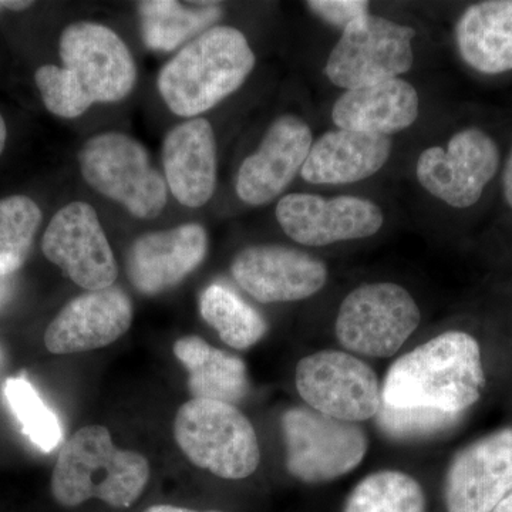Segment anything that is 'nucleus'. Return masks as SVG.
<instances>
[{
    "label": "nucleus",
    "mask_w": 512,
    "mask_h": 512,
    "mask_svg": "<svg viewBox=\"0 0 512 512\" xmlns=\"http://www.w3.org/2000/svg\"><path fill=\"white\" fill-rule=\"evenodd\" d=\"M63 67L37 69L35 80L46 109L76 119L96 103H116L133 92L137 67L124 40L94 22L67 26L60 37Z\"/></svg>",
    "instance_id": "nucleus-1"
},
{
    "label": "nucleus",
    "mask_w": 512,
    "mask_h": 512,
    "mask_svg": "<svg viewBox=\"0 0 512 512\" xmlns=\"http://www.w3.org/2000/svg\"><path fill=\"white\" fill-rule=\"evenodd\" d=\"M485 386L483 357L473 336L441 333L400 356L387 370L382 404L464 416Z\"/></svg>",
    "instance_id": "nucleus-2"
},
{
    "label": "nucleus",
    "mask_w": 512,
    "mask_h": 512,
    "mask_svg": "<svg viewBox=\"0 0 512 512\" xmlns=\"http://www.w3.org/2000/svg\"><path fill=\"white\" fill-rule=\"evenodd\" d=\"M255 62L241 30L214 26L165 64L158 74V92L174 114L192 119L237 92Z\"/></svg>",
    "instance_id": "nucleus-3"
},
{
    "label": "nucleus",
    "mask_w": 512,
    "mask_h": 512,
    "mask_svg": "<svg viewBox=\"0 0 512 512\" xmlns=\"http://www.w3.org/2000/svg\"><path fill=\"white\" fill-rule=\"evenodd\" d=\"M150 481L146 457L114 444L104 426H87L64 443L52 474L56 503L73 508L89 500L131 507Z\"/></svg>",
    "instance_id": "nucleus-4"
},
{
    "label": "nucleus",
    "mask_w": 512,
    "mask_h": 512,
    "mask_svg": "<svg viewBox=\"0 0 512 512\" xmlns=\"http://www.w3.org/2000/svg\"><path fill=\"white\" fill-rule=\"evenodd\" d=\"M174 437L194 466L225 480H244L261 463L254 426L234 404L191 399L178 409Z\"/></svg>",
    "instance_id": "nucleus-5"
},
{
    "label": "nucleus",
    "mask_w": 512,
    "mask_h": 512,
    "mask_svg": "<svg viewBox=\"0 0 512 512\" xmlns=\"http://www.w3.org/2000/svg\"><path fill=\"white\" fill-rule=\"evenodd\" d=\"M77 158L86 183L134 217L154 220L163 212L167 184L151 165L146 148L134 138L99 134L84 144Z\"/></svg>",
    "instance_id": "nucleus-6"
},
{
    "label": "nucleus",
    "mask_w": 512,
    "mask_h": 512,
    "mask_svg": "<svg viewBox=\"0 0 512 512\" xmlns=\"http://www.w3.org/2000/svg\"><path fill=\"white\" fill-rule=\"evenodd\" d=\"M286 470L306 484L338 480L365 460L369 440L357 423L325 416L311 407H292L281 419Z\"/></svg>",
    "instance_id": "nucleus-7"
},
{
    "label": "nucleus",
    "mask_w": 512,
    "mask_h": 512,
    "mask_svg": "<svg viewBox=\"0 0 512 512\" xmlns=\"http://www.w3.org/2000/svg\"><path fill=\"white\" fill-rule=\"evenodd\" d=\"M420 320L419 305L403 286L363 284L340 303L336 338L349 353L386 359L402 349Z\"/></svg>",
    "instance_id": "nucleus-8"
},
{
    "label": "nucleus",
    "mask_w": 512,
    "mask_h": 512,
    "mask_svg": "<svg viewBox=\"0 0 512 512\" xmlns=\"http://www.w3.org/2000/svg\"><path fill=\"white\" fill-rule=\"evenodd\" d=\"M416 30L382 16L350 23L333 47L326 77L345 90L397 79L413 67Z\"/></svg>",
    "instance_id": "nucleus-9"
},
{
    "label": "nucleus",
    "mask_w": 512,
    "mask_h": 512,
    "mask_svg": "<svg viewBox=\"0 0 512 512\" xmlns=\"http://www.w3.org/2000/svg\"><path fill=\"white\" fill-rule=\"evenodd\" d=\"M296 389L316 412L349 423L373 419L382 406L375 370L342 350H319L296 366Z\"/></svg>",
    "instance_id": "nucleus-10"
},
{
    "label": "nucleus",
    "mask_w": 512,
    "mask_h": 512,
    "mask_svg": "<svg viewBox=\"0 0 512 512\" xmlns=\"http://www.w3.org/2000/svg\"><path fill=\"white\" fill-rule=\"evenodd\" d=\"M497 141L481 128L457 131L447 147L421 151L416 175L421 187L448 207L466 210L483 197L500 170Z\"/></svg>",
    "instance_id": "nucleus-11"
},
{
    "label": "nucleus",
    "mask_w": 512,
    "mask_h": 512,
    "mask_svg": "<svg viewBox=\"0 0 512 512\" xmlns=\"http://www.w3.org/2000/svg\"><path fill=\"white\" fill-rule=\"evenodd\" d=\"M42 249L52 264L86 291L111 288L119 276L109 239L87 202H70L56 212L43 235Z\"/></svg>",
    "instance_id": "nucleus-12"
},
{
    "label": "nucleus",
    "mask_w": 512,
    "mask_h": 512,
    "mask_svg": "<svg viewBox=\"0 0 512 512\" xmlns=\"http://www.w3.org/2000/svg\"><path fill=\"white\" fill-rule=\"evenodd\" d=\"M275 214L285 234L306 247L373 237L384 224L376 202L352 195L325 198L293 192L279 200Z\"/></svg>",
    "instance_id": "nucleus-13"
},
{
    "label": "nucleus",
    "mask_w": 512,
    "mask_h": 512,
    "mask_svg": "<svg viewBox=\"0 0 512 512\" xmlns=\"http://www.w3.org/2000/svg\"><path fill=\"white\" fill-rule=\"evenodd\" d=\"M237 284L261 303L302 301L322 291L328 266L319 258L284 245H252L231 264Z\"/></svg>",
    "instance_id": "nucleus-14"
},
{
    "label": "nucleus",
    "mask_w": 512,
    "mask_h": 512,
    "mask_svg": "<svg viewBox=\"0 0 512 512\" xmlns=\"http://www.w3.org/2000/svg\"><path fill=\"white\" fill-rule=\"evenodd\" d=\"M512 493V429L463 448L444 478L447 512H493Z\"/></svg>",
    "instance_id": "nucleus-15"
},
{
    "label": "nucleus",
    "mask_w": 512,
    "mask_h": 512,
    "mask_svg": "<svg viewBox=\"0 0 512 512\" xmlns=\"http://www.w3.org/2000/svg\"><path fill=\"white\" fill-rule=\"evenodd\" d=\"M313 144L311 127L301 117L286 114L269 126L255 153L239 167L235 191L252 207L274 201L301 173Z\"/></svg>",
    "instance_id": "nucleus-16"
},
{
    "label": "nucleus",
    "mask_w": 512,
    "mask_h": 512,
    "mask_svg": "<svg viewBox=\"0 0 512 512\" xmlns=\"http://www.w3.org/2000/svg\"><path fill=\"white\" fill-rule=\"evenodd\" d=\"M133 303L120 288L83 293L57 313L45 333L53 355H73L106 348L133 323Z\"/></svg>",
    "instance_id": "nucleus-17"
},
{
    "label": "nucleus",
    "mask_w": 512,
    "mask_h": 512,
    "mask_svg": "<svg viewBox=\"0 0 512 512\" xmlns=\"http://www.w3.org/2000/svg\"><path fill=\"white\" fill-rule=\"evenodd\" d=\"M207 251V231L200 224L148 232L128 252V278L143 295H158L181 284L204 262Z\"/></svg>",
    "instance_id": "nucleus-18"
},
{
    "label": "nucleus",
    "mask_w": 512,
    "mask_h": 512,
    "mask_svg": "<svg viewBox=\"0 0 512 512\" xmlns=\"http://www.w3.org/2000/svg\"><path fill=\"white\" fill-rule=\"evenodd\" d=\"M163 164L175 200L188 208L204 207L217 187V143L210 121L187 120L168 131Z\"/></svg>",
    "instance_id": "nucleus-19"
},
{
    "label": "nucleus",
    "mask_w": 512,
    "mask_h": 512,
    "mask_svg": "<svg viewBox=\"0 0 512 512\" xmlns=\"http://www.w3.org/2000/svg\"><path fill=\"white\" fill-rule=\"evenodd\" d=\"M392 148V137L339 128L326 131L313 141L301 177L315 185L359 183L382 170Z\"/></svg>",
    "instance_id": "nucleus-20"
},
{
    "label": "nucleus",
    "mask_w": 512,
    "mask_h": 512,
    "mask_svg": "<svg viewBox=\"0 0 512 512\" xmlns=\"http://www.w3.org/2000/svg\"><path fill=\"white\" fill-rule=\"evenodd\" d=\"M419 114L416 87L397 77L346 90L333 104L332 120L339 130L390 137L412 127Z\"/></svg>",
    "instance_id": "nucleus-21"
},
{
    "label": "nucleus",
    "mask_w": 512,
    "mask_h": 512,
    "mask_svg": "<svg viewBox=\"0 0 512 512\" xmlns=\"http://www.w3.org/2000/svg\"><path fill=\"white\" fill-rule=\"evenodd\" d=\"M461 59L481 74L512 70V0H485L468 6L456 25Z\"/></svg>",
    "instance_id": "nucleus-22"
},
{
    "label": "nucleus",
    "mask_w": 512,
    "mask_h": 512,
    "mask_svg": "<svg viewBox=\"0 0 512 512\" xmlns=\"http://www.w3.org/2000/svg\"><path fill=\"white\" fill-rule=\"evenodd\" d=\"M174 356L188 373L192 399L237 404L248 394L245 363L239 357L214 348L200 336H185L173 346Z\"/></svg>",
    "instance_id": "nucleus-23"
},
{
    "label": "nucleus",
    "mask_w": 512,
    "mask_h": 512,
    "mask_svg": "<svg viewBox=\"0 0 512 512\" xmlns=\"http://www.w3.org/2000/svg\"><path fill=\"white\" fill-rule=\"evenodd\" d=\"M197 8H185L173 0H148L138 3L144 43L151 50L173 52L185 40L214 28L222 9L215 2H198Z\"/></svg>",
    "instance_id": "nucleus-24"
},
{
    "label": "nucleus",
    "mask_w": 512,
    "mask_h": 512,
    "mask_svg": "<svg viewBox=\"0 0 512 512\" xmlns=\"http://www.w3.org/2000/svg\"><path fill=\"white\" fill-rule=\"evenodd\" d=\"M200 312L222 342L234 349L252 348L268 332L264 316L225 285L212 284L201 293Z\"/></svg>",
    "instance_id": "nucleus-25"
},
{
    "label": "nucleus",
    "mask_w": 512,
    "mask_h": 512,
    "mask_svg": "<svg viewBox=\"0 0 512 512\" xmlns=\"http://www.w3.org/2000/svg\"><path fill=\"white\" fill-rule=\"evenodd\" d=\"M343 512H427L426 494L403 471H376L353 488Z\"/></svg>",
    "instance_id": "nucleus-26"
},
{
    "label": "nucleus",
    "mask_w": 512,
    "mask_h": 512,
    "mask_svg": "<svg viewBox=\"0 0 512 512\" xmlns=\"http://www.w3.org/2000/svg\"><path fill=\"white\" fill-rule=\"evenodd\" d=\"M40 222L42 211L29 197L0 200V276H12L25 264Z\"/></svg>",
    "instance_id": "nucleus-27"
},
{
    "label": "nucleus",
    "mask_w": 512,
    "mask_h": 512,
    "mask_svg": "<svg viewBox=\"0 0 512 512\" xmlns=\"http://www.w3.org/2000/svg\"><path fill=\"white\" fill-rule=\"evenodd\" d=\"M10 412L18 420L23 434L39 450L50 453L63 440L59 417L50 409L25 377H12L3 386Z\"/></svg>",
    "instance_id": "nucleus-28"
},
{
    "label": "nucleus",
    "mask_w": 512,
    "mask_h": 512,
    "mask_svg": "<svg viewBox=\"0 0 512 512\" xmlns=\"http://www.w3.org/2000/svg\"><path fill=\"white\" fill-rule=\"evenodd\" d=\"M464 416L424 409H394L380 406L376 424L384 436L397 441H420L453 430Z\"/></svg>",
    "instance_id": "nucleus-29"
},
{
    "label": "nucleus",
    "mask_w": 512,
    "mask_h": 512,
    "mask_svg": "<svg viewBox=\"0 0 512 512\" xmlns=\"http://www.w3.org/2000/svg\"><path fill=\"white\" fill-rule=\"evenodd\" d=\"M308 9L329 25L345 30L350 23L369 15L365 0H309Z\"/></svg>",
    "instance_id": "nucleus-30"
},
{
    "label": "nucleus",
    "mask_w": 512,
    "mask_h": 512,
    "mask_svg": "<svg viewBox=\"0 0 512 512\" xmlns=\"http://www.w3.org/2000/svg\"><path fill=\"white\" fill-rule=\"evenodd\" d=\"M503 194L505 201L512 208V146L503 170Z\"/></svg>",
    "instance_id": "nucleus-31"
},
{
    "label": "nucleus",
    "mask_w": 512,
    "mask_h": 512,
    "mask_svg": "<svg viewBox=\"0 0 512 512\" xmlns=\"http://www.w3.org/2000/svg\"><path fill=\"white\" fill-rule=\"evenodd\" d=\"M13 289H15V282L12 276H0V309L12 298Z\"/></svg>",
    "instance_id": "nucleus-32"
},
{
    "label": "nucleus",
    "mask_w": 512,
    "mask_h": 512,
    "mask_svg": "<svg viewBox=\"0 0 512 512\" xmlns=\"http://www.w3.org/2000/svg\"><path fill=\"white\" fill-rule=\"evenodd\" d=\"M144 512H221V511H195L190 508L175 507V505H153V507L147 508Z\"/></svg>",
    "instance_id": "nucleus-33"
},
{
    "label": "nucleus",
    "mask_w": 512,
    "mask_h": 512,
    "mask_svg": "<svg viewBox=\"0 0 512 512\" xmlns=\"http://www.w3.org/2000/svg\"><path fill=\"white\" fill-rule=\"evenodd\" d=\"M30 6H33V2H22V0H0V10L8 9V10H25L29 9Z\"/></svg>",
    "instance_id": "nucleus-34"
},
{
    "label": "nucleus",
    "mask_w": 512,
    "mask_h": 512,
    "mask_svg": "<svg viewBox=\"0 0 512 512\" xmlns=\"http://www.w3.org/2000/svg\"><path fill=\"white\" fill-rule=\"evenodd\" d=\"M6 137H8V128H6L5 120H3L2 114H0V154L5 150Z\"/></svg>",
    "instance_id": "nucleus-35"
},
{
    "label": "nucleus",
    "mask_w": 512,
    "mask_h": 512,
    "mask_svg": "<svg viewBox=\"0 0 512 512\" xmlns=\"http://www.w3.org/2000/svg\"><path fill=\"white\" fill-rule=\"evenodd\" d=\"M493 512H512V493L508 494Z\"/></svg>",
    "instance_id": "nucleus-36"
},
{
    "label": "nucleus",
    "mask_w": 512,
    "mask_h": 512,
    "mask_svg": "<svg viewBox=\"0 0 512 512\" xmlns=\"http://www.w3.org/2000/svg\"><path fill=\"white\" fill-rule=\"evenodd\" d=\"M0 363H2V353H0Z\"/></svg>",
    "instance_id": "nucleus-37"
}]
</instances>
